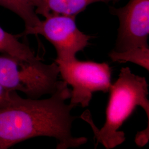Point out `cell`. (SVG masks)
<instances>
[{
	"instance_id": "1",
	"label": "cell",
	"mask_w": 149,
	"mask_h": 149,
	"mask_svg": "<svg viewBox=\"0 0 149 149\" xmlns=\"http://www.w3.org/2000/svg\"><path fill=\"white\" fill-rule=\"evenodd\" d=\"M71 89L59 81L55 91L47 99L19 97L7 106L0 108V149H6L29 139L48 136L56 139L57 149L78 148L86 144L85 137H74L71 115L72 107L66 101Z\"/></svg>"
},
{
	"instance_id": "2",
	"label": "cell",
	"mask_w": 149,
	"mask_h": 149,
	"mask_svg": "<svg viewBox=\"0 0 149 149\" xmlns=\"http://www.w3.org/2000/svg\"><path fill=\"white\" fill-rule=\"evenodd\" d=\"M148 87L145 77L134 74L128 67L121 69L118 79L109 91L106 118L103 127L97 129L89 113L85 112L80 117L91 125L97 145L101 144L106 149H111L123 143L125 141V133L119 129L137 106L141 107L147 115L148 129L144 131L149 133Z\"/></svg>"
},
{
	"instance_id": "3",
	"label": "cell",
	"mask_w": 149,
	"mask_h": 149,
	"mask_svg": "<svg viewBox=\"0 0 149 149\" xmlns=\"http://www.w3.org/2000/svg\"><path fill=\"white\" fill-rule=\"evenodd\" d=\"M59 70L55 62L45 64L38 57L25 59L8 54L0 55V84L10 91H19L29 98L52 95L58 83Z\"/></svg>"
},
{
	"instance_id": "4",
	"label": "cell",
	"mask_w": 149,
	"mask_h": 149,
	"mask_svg": "<svg viewBox=\"0 0 149 149\" xmlns=\"http://www.w3.org/2000/svg\"><path fill=\"white\" fill-rule=\"evenodd\" d=\"M59 74L63 81L72 87L69 104L73 108L89 106L93 93L109 91L111 84V69L106 63L79 61L77 58L69 61L55 59Z\"/></svg>"
},
{
	"instance_id": "5",
	"label": "cell",
	"mask_w": 149,
	"mask_h": 149,
	"mask_svg": "<svg viewBox=\"0 0 149 149\" xmlns=\"http://www.w3.org/2000/svg\"><path fill=\"white\" fill-rule=\"evenodd\" d=\"M76 17L55 15L40 21L37 26L25 29L20 36L41 35L51 43L57 53L56 60L69 61L76 59L78 52L89 44L91 37L80 31Z\"/></svg>"
},
{
	"instance_id": "6",
	"label": "cell",
	"mask_w": 149,
	"mask_h": 149,
	"mask_svg": "<svg viewBox=\"0 0 149 149\" xmlns=\"http://www.w3.org/2000/svg\"><path fill=\"white\" fill-rule=\"evenodd\" d=\"M110 11L120 23L114 50L120 52L149 47V0H130L121 8L110 7Z\"/></svg>"
},
{
	"instance_id": "7",
	"label": "cell",
	"mask_w": 149,
	"mask_h": 149,
	"mask_svg": "<svg viewBox=\"0 0 149 149\" xmlns=\"http://www.w3.org/2000/svg\"><path fill=\"white\" fill-rule=\"evenodd\" d=\"M119 0H30L37 15L45 18L55 15L76 16L88 6L97 2L108 3Z\"/></svg>"
},
{
	"instance_id": "8",
	"label": "cell",
	"mask_w": 149,
	"mask_h": 149,
	"mask_svg": "<svg viewBox=\"0 0 149 149\" xmlns=\"http://www.w3.org/2000/svg\"><path fill=\"white\" fill-rule=\"evenodd\" d=\"M18 37L0 27V53L22 59L37 58V56L31 48L27 44L21 42Z\"/></svg>"
},
{
	"instance_id": "9",
	"label": "cell",
	"mask_w": 149,
	"mask_h": 149,
	"mask_svg": "<svg viewBox=\"0 0 149 149\" xmlns=\"http://www.w3.org/2000/svg\"><path fill=\"white\" fill-rule=\"evenodd\" d=\"M0 6L19 16L25 23V29L37 26L41 21L30 0H0Z\"/></svg>"
},
{
	"instance_id": "10",
	"label": "cell",
	"mask_w": 149,
	"mask_h": 149,
	"mask_svg": "<svg viewBox=\"0 0 149 149\" xmlns=\"http://www.w3.org/2000/svg\"><path fill=\"white\" fill-rule=\"evenodd\" d=\"M109 56L113 62L129 61L149 71V47L133 48L120 52L113 50L109 54Z\"/></svg>"
},
{
	"instance_id": "11",
	"label": "cell",
	"mask_w": 149,
	"mask_h": 149,
	"mask_svg": "<svg viewBox=\"0 0 149 149\" xmlns=\"http://www.w3.org/2000/svg\"><path fill=\"white\" fill-rule=\"evenodd\" d=\"M19 97L16 91L7 90L0 84V108L11 104Z\"/></svg>"
}]
</instances>
